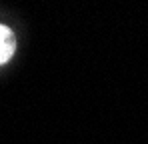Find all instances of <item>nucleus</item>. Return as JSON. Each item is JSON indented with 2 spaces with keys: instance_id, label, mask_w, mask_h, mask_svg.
<instances>
[{
  "instance_id": "nucleus-1",
  "label": "nucleus",
  "mask_w": 148,
  "mask_h": 144,
  "mask_svg": "<svg viewBox=\"0 0 148 144\" xmlns=\"http://www.w3.org/2000/svg\"><path fill=\"white\" fill-rule=\"evenodd\" d=\"M16 52V38L10 26L0 24V66L6 64Z\"/></svg>"
}]
</instances>
